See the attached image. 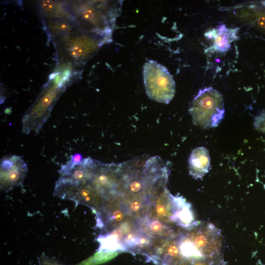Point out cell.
I'll return each mask as SVG.
<instances>
[{"label": "cell", "mask_w": 265, "mask_h": 265, "mask_svg": "<svg viewBox=\"0 0 265 265\" xmlns=\"http://www.w3.org/2000/svg\"><path fill=\"white\" fill-rule=\"evenodd\" d=\"M123 0H80L68 2L80 29L111 39Z\"/></svg>", "instance_id": "6da1fadb"}, {"label": "cell", "mask_w": 265, "mask_h": 265, "mask_svg": "<svg viewBox=\"0 0 265 265\" xmlns=\"http://www.w3.org/2000/svg\"><path fill=\"white\" fill-rule=\"evenodd\" d=\"M111 39L79 30L53 40L58 61L60 64H84L98 51L102 45Z\"/></svg>", "instance_id": "7a4b0ae2"}, {"label": "cell", "mask_w": 265, "mask_h": 265, "mask_svg": "<svg viewBox=\"0 0 265 265\" xmlns=\"http://www.w3.org/2000/svg\"><path fill=\"white\" fill-rule=\"evenodd\" d=\"M64 80L60 82H50L42 90L37 99L24 115L22 132L28 134H37L42 129L50 113L65 88Z\"/></svg>", "instance_id": "3957f363"}, {"label": "cell", "mask_w": 265, "mask_h": 265, "mask_svg": "<svg viewBox=\"0 0 265 265\" xmlns=\"http://www.w3.org/2000/svg\"><path fill=\"white\" fill-rule=\"evenodd\" d=\"M189 111L194 124L207 129L216 127L225 113L222 96L212 87L200 89L192 101Z\"/></svg>", "instance_id": "277c9868"}, {"label": "cell", "mask_w": 265, "mask_h": 265, "mask_svg": "<svg viewBox=\"0 0 265 265\" xmlns=\"http://www.w3.org/2000/svg\"><path fill=\"white\" fill-rule=\"evenodd\" d=\"M143 75L148 97L168 104L175 95V82L167 69L156 61L149 60L143 66Z\"/></svg>", "instance_id": "5b68a950"}, {"label": "cell", "mask_w": 265, "mask_h": 265, "mask_svg": "<svg viewBox=\"0 0 265 265\" xmlns=\"http://www.w3.org/2000/svg\"><path fill=\"white\" fill-rule=\"evenodd\" d=\"M185 235L205 258L219 256L222 245L219 230L212 223H199Z\"/></svg>", "instance_id": "8992f818"}, {"label": "cell", "mask_w": 265, "mask_h": 265, "mask_svg": "<svg viewBox=\"0 0 265 265\" xmlns=\"http://www.w3.org/2000/svg\"><path fill=\"white\" fill-rule=\"evenodd\" d=\"M0 189L8 191L23 183L27 167L23 157L4 156L0 160Z\"/></svg>", "instance_id": "52a82bcc"}, {"label": "cell", "mask_w": 265, "mask_h": 265, "mask_svg": "<svg viewBox=\"0 0 265 265\" xmlns=\"http://www.w3.org/2000/svg\"><path fill=\"white\" fill-rule=\"evenodd\" d=\"M173 212L170 221L177 226L189 230L200 222L195 219L191 204L181 196H172Z\"/></svg>", "instance_id": "ba28073f"}, {"label": "cell", "mask_w": 265, "mask_h": 265, "mask_svg": "<svg viewBox=\"0 0 265 265\" xmlns=\"http://www.w3.org/2000/svg\"><path fill=\"white\" fill-rule=\"evenodd\" d=\"M238 28H228L225 25H220L208 31L205 36L212 40L211 50L224 53L230 48L232 42L238 39Z\"/></svg>", "instance_id": "9c48e42d"}, {"label": "cell", "mask_w": 265, "mask_h": 265, "mask_svg": "<svg viewBox=\"0 0 265 265\" xmlns=\"http://www.w3.org/2000/svg\"><path fill=\"white\" fill-rule=\"evenodd\" d=\"M38 7L43 20H75L68 2L42 0L38 3Z\"/></svg>", "instance_id": "30bf717a"}, {"label": "cell", "mask_w": 265, "mask_h": 265, "mask_svg": "<svg viewBox=\"0 0 265 265\" xmlns=\"http://www.w3.org/2000/svg\"><path fill=\"white\" fill-rule=\"evenodd\" d=\"M211 159L209 151L203 147L194 149L188 159L189 174L195 179H201L209 172Z\"/></svg>", "instance_id": "8fae6325"}, {"label": "cell", "mask_w": 265, "mask_h": 265, "mask_svg": "<svg viewBox=\"0 0 265 265\" xmlns=\"http://www.w3.org/2000/svg\"><path fill=\"white\" fill-rule=\"evenodd\" d=\"M43 21L46 31L52 40L81 30L75 20L48 19Z\"/></svg>", "instance_id": "7c38bea8"}, {"label": "cell", "mask_w": 265, "mask_h": 265, "mask_svg": "<svg viewBox=\"0 0 265 265\" xmlns=\"http://www.w3.org/2000/svg\"><path fill=\"white\" fill-rule=\"evenodd\" d=\"M99 243L98 253H112L128 251L125 246L117 238L108 232L101 233L97 238Z\"/></svg>", "instance_id": "4fadbf2b"}, {"label": "cell", "mask_w": 265, "mask_h": 265, "mask_svg": "<svg viewBox=\"0 0 265 265\" xmlns=\"http://www.w3.org/2000/svg\"><path fill=\"white\" fill-rule=\"evenodd\" d=\"M142 222L148 231L147 233L150 236L160 235L166 236L167 238L173 237L172 230L159 219H151L146 216L143 218Z\"/></svg>", "instance_id": "5bb4252c"}, {"label": "cell", "mask_w": 265, "mask_h": 265, "mask_svg": "<svg viewBox=\"0 0 265 265\" xmlns=\"http://www.w3.org/2000/svg\"><path fill=\"white\" fill-rule=\"evenodd\" d=\"M253 124L257 130L265 133V109L256 115Z\"/></svg>", "instance_id": "9a60e30c"}, {"label": "cell", "mask_w": 265, "mask_h": 265, "mask_svg": "<svg viewBox=\"0 0 265 265\" xmlns=\"http://www.w3.org/2000/svg\"><path fill=\"white\" fill-rule=\"evenodd\" d=\"M39 265H62L43 255L39 259Z\"/></svg>", "instance_id": "2e32d148"}, {"label": "cell", "mask_w": 265, "mask_h": 265, "mask_svg": "<svg viewBox=\"0 0 265 265\" xmlns=\"http://www.w3.org/2000/svg\"><path fill=\"white\" fill-rule=\"evenodd\" d=\"M258 26L264 29H265V16L261 17L258 21Z\"/></svg>", "instance_id": "e0dca14e"}]
</instances>
